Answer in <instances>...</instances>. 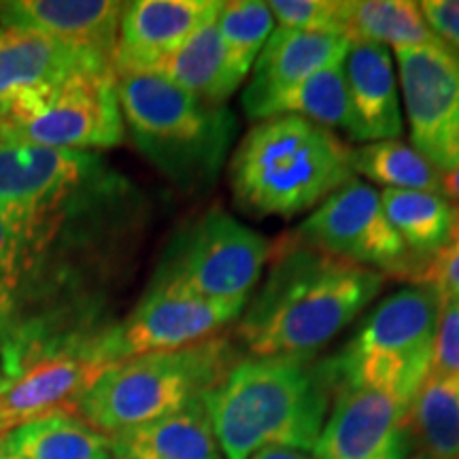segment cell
Returning <instances> with one entry per match:
<instances>
[{"instance_id":"1","label":"cell","mask_w":459,"mask_h":459,"mask_svg":"<svg viewBox=\"0 0 459 459\" xmlns=\"http://www.w3.org/2000/svg\"><path fill=\"white\" fill-rule=\"evenodd\" d=\"M122 198L124 181L99 153L0 141V209L17 266L13 313L0 330L3 377L107 328H96L88 283Z\"/></svg>"},{"instance_id":"18","label":"cell","mask_w":459,"mask_h":459,"mask_svg":"<svg viewBox=\"0 0 459 459\" xmlns=\"http://www.w3.org/2000/svg\"><path fill=\"white\" fill-rule=\"evenodd\" d=\"M351 41L336 34L302 32L274 28L257 56L249 83L240 96V105L251 122L281 91L300 83L321 68L347 56Z\"/></svg>"},{"instance_id":"30","label":"cell","mask_w":459,"mask_h":459,"mask_svg":"<svg viewBox=\"0 0 459 459\" xmlns=\"http://www.w3.org/2000/svg\"><path fill=\"white\" fill-rule=\"evenodd\" d=\"M411 281L415 285H426L438 294L440 302L459 298V245L449 243L443 251L419 264Z\"/></svg>"},{"instance_id":"21","label":"cell","mask_w":459,"mask_h":459,"mask_svg":"<svg viewBox=\"0 0 459 459\" xmlns=\"http://www.w3.org/2000/svg\"><path fill=\"white\" fill-rule=\"evenodd\" d=\"M0 459H113L111 436L57 411L0 436Z\"/></svg>"},{"instance_id":"8","label":"cell","mask_w":459,"mask_h":459,"mask_svg":"<svg viewBox=\"0 0 459 459\" xmlns=\"http://www.w3.org/2000/svg\"><path fill=\"white\" fill-rule=\"evenodd\" d=\"M9 141L91 152L124 141V117L111 66H90L4 108Z\"/></svg>"},{"instance_id":"6","label":"cell","mask_w":459,"mask_h":459,"mask_svg":"<svg viewBox=\"0 0 459 459\" xmlns=\"http://www.w3.org/2000/svg\"><path fill=\"white\" fill-rule=\"evenodd\" d=\"M234 361L232 342L221 334L175 351L117 361L82 395L74 415L99 432L113 436L204 398Z\"/></svg>"},{"instance_id":"39","label":"cell","mask_w":459,"mask_h":459,"mask_svg":"<svg viewBox=\"0 0 459 459\" xmlns=\"http://www.w3.org/2000/svg\"><path fill=\"white\" fill-rule=\"evenodd\" d=\"M415 459H426V457H423V455H419V457H415Z\"/></svg>"},{"instance_id":"16","label":"cell","mask_w":459,"mask_h":459,"mask_svg":"<svg viewBox=\"0 0 459 459\" xmlns=\"http://www.w3.org/2000/svg\"><path fill=\"white\" fill-rule=\"evenodd\" d=\"M124 9L115 0H0V26L43 34L113 66Z\"/></svg>"},{"instance_id":"17","label":"cell","mask_w":459,"mask_h":459,"mask_svg":"<svg viewBox=\"0 0 459 459\" xmlns=\"http://www.w3.org/2000/svg\"><path fill=\"white\" fill-rule=\"evenodd\" d=\"M347 115L342 128L351 141H395L404 130L394 54L385 45L353 41L344 57Z\"/></svg>"},{"instance_id":"12","label":"cell","mask_w":459,"mask_h":459,"mask_svg":"<svg viewBox=\"0 0 459 459\" xmlns=\"http://www.w3.org/2000/svg\"><path fill=\"white\" fill-rule=\"evenodd\" d=\"M412 147L446 172L459 166V51L446 43L394 49Z\"/></svg>"},{"instance_id":"32","label":"cell","mask_w":459,"mask_h":459,"mask_svg":"<svg viewBox=\"0 0 459 459\" xmlns=\"http://www.w3.org/2000/svg\"><path fill=\"white\" fill-rule=\"evenodd\" d=\"M17 290V266H15V247L11 238L9 226L4 221L3 209H0V330L7 325L13 313Z\"/></svg>"},{"instance_id":"2","label":"cell","mask_w":459,"mask_h":459,"mask_svg":"<svg viewBox=\"0 0 459 459\" xmlns=\"http://www.w3.org/2000/svg\"><path fill=\"white\" fill-rule=\"evenodd\" d=\"M260 291L247 302L238 338L251 358L315 355L381 291L385 274L290 237L277 245Z\"/></svg>"},{"instance_id":"23","label":"cell","mask_w":459,"mask_h":459,"mask_svg":"<svg viewBox=\"0 0 459 459\" xmlns=\"http://www.w3.org/2000/svg\"><path fill=\"white\" fill-rule=\"evenodd\" d=\"M381 204L387 221L419 264L451 243L455 209L440 194L383 189Z\"/></svg>"},{"instance_id":"10","label":"cell","mask_w":459,"mask_h":459,"mask_svg":"<svg viewBox=\"0 0 459 459\" xmlns=\"http://www.w3.org/2000/svg\"><path fill=\"white\" fill-rule=\"evenodd\" d=\"M247 302L209 300L183 287L152 281L128 317L107 325L94 338L91 351L102 364L175 351L213 338L243 315Z\"/></svg>"},{"instance_id":"31","label":"cell","mask_w":459,"mask_h":459,"mask_svg":"<svg viewBox=\"0 0 459 459\" xmlns=\"http://www.w3.org/2000/svg\"><path fill=\"white\" fill-rule=\"evenodd\" d=\"M429 372H438V375L459 372V298L440 302Z\"/></svg>"},{"instance_id":"38","label":"cell","mask_w":459,"mask_h":459,"mask_svg":"<svg viewBox=\"0 0 459 459\" xmlns=\"http://www.w3.org/2000/svg\"><path fill=\"white\" fill-rule=\"evenodd\" d=\"M0 378H3V366H0Z\"/></svg>"},{"instance_id":"5","label":"cell","mask_w":459,"mask_h":459,"mask_svg":"<svg viewBox=\"0 0 459 459\" xmlns=\"http://www.w3.org/2000/svg\"><path fill=\"white\" fill-rule=\"evenodd\" d=\"M124 128L139 152L183 189L213 186L237 119L153 73H115Z\"/></svg>"},{"instance_id":"20","label":"cell","mask_w":459,"mask_h":459,"mask_svg":"<svg viewBox=\"0 0 459 459\" xmlns=\"http://www.w3.org/2000/svg\"><path fill=\"white\" fill-rule=\"evenodd\" d=\"M113 459H223L204 400L111 436Z\"/></svg>"},{"instance_id":"13","label":"cell","mask_w":459,"mask_h":459,"mask_svg":"<svg viewBox=\"0 0 459 459\" xmlns=\"http://www.w3.org/2000/svg\"><path fill=\"white\" fill-rule=\"evenodd\" d=\"M412 400L389 387L338 378L315 459H409Z\"/></svg>"},{"instance_id":"15","label":"cell","mask_w":459,"mask_h":459,"mask_svg":"<svg viewBox=\"0 0 459 459\" xmlns=\"http://www.w3.org/2000/svg\"><path fill=\"white\" fill-rule=\"evenodd\" d=\"M221 0H136L119 22L113 73H156L183 43L215 20Z\"/></svg>"},{"instance_id":"34","label":"cell","mask_w":459,"mask_h":459,"mask_svg":"<svg viewBox=\"0 0 459 459\" xmlns=\"http://www.w3.org/2000/svg\"><path fill=\"white\" fill-rule=\"evenodd\" d=\"M249 459H315V457L308 455L307 451L283 449V446H268V449L254 453Z\"/></svg>"},{"instance_id":"11","label":"cell","mask_w":459,"mask_h":459,"mask_svg":"<svg viewBox=\"0 0 459 459\" xmlns=\"http://www.w3.org/2000/svg\"><path fill=\"white\" fill-rule=\"evenodd\" d=\"M296 238L324 254L392 277L411 281L419 268L383 213L381 194L358 179L315 206L298 228Z\"/></svg>"},{"instance_id":"33","label":"cell","mask_w":459,"mask_h":459,"mask_svg":"<svg viewBox=\"0 0 459 459\" xmlns=\"http://www.w3.org/2000/svg\"><path fill=\"white\" fill-rule=\"evenodd\" d=\"M419 9L440 41L459 51V0H426Z\"/></svg>"},{"instance_id":"14","label":"cell","mask_w":459,"mask_h":459,"mask_svg":"<svg viewBox=\"0 0 459 459\" xmlns=\"http://www.w3.org/2000/svg\"><path fill=\"white\" fill-rule=\"evenodd\" d=\"M91 344L48 355L0 378V436L51 412H74L82 395L108 368Z\"/></svg>"},{"instance_id":"4","label":"cell","mask_w":459,"mask_h":459,"mask_svg":"<svg viewBox=\"0 0 459 459\" xmlns=\"http://www.w3.org/2000/svg\"><path fill=\"white\" fill-rule=\"evenodd\" d=\"M234 204L247 215L294 217L355 179L351 147L302 117L255 122L228 166Z\"/></svg>"},{"instance_id":"7","label":"cell","mask_w":459,"mask_h":459,"mask_svg":"<svg viewBox=\"0 0 459 459\" xmlns=\"http://www.w3.org/2000/svg\"><path fill=\"white\" fill-rule=\"evenodd\" d=\"M440 298L432 287L412 285L387 296L334 358L336 377L389 387L415 400L432 366Z\"/></svg>"},{"instance_id":"26","label":"cell","mask_w":459,"mask_h":459,"mask_svg":"<svg viewBox=\"0 0 459 459\" xmlns=\"http://www.w3.org/2000/svg\"><path fill=\"white\" fill-rule=\"evenodd\" d=\"M344 57L274 96L262 108L255 122L291 115V117H302L307 122L317 124L321 128L334 130L338 126L342 128L344 115H347Z\"/></svg>"},{"instance_id":"35","label":"cell","mask_w":459,"mask_h":459,"mask_svg":"<svg viewBox=\"0 0 459 459\" xmlns=\"http://www.w3.org/2000/svg\"><path fill=\"white\" fill-rule=\"evenodd\" d=\"M440 194H443V198H453L459 203V166L453 170L440 172Z\"/></svg>"},{"instance_id":"19","label":"cell","mask_w":459,"mask_h":459,"mask_svg":"<svg viewBox=\"0 0 459 459\" xmlns=\"http://www.w3.org/2000/svg\"><path fill=\"white\" fill-rule=\"evenodd\" d=\"M90 66H111L43 34L0 26V108ZM113 68V66H111Z\"/></svg>"},{"instance_id":"36","label":"cell","mask_w":459,"mask_h":459,"mask_svg":"<svg viewBox=\"0 0 459 459\" xmlns=\"http://www.w3.org/2000/svg\"><path fill=\"white\" fill-rule=\"evenodd\" d=\"M455 209V220H453V232H451V243L459 245V204L453 206Z\"/></svg>"},{"instance_id":"22","label":"cell","mask_w":459,"mask_h":459,"mask_svg":"<svg viewBox=\"0 0 459 459\" xmlns=\"http://www.w3.org/2000/svg\"><path fill=\"white\" fill-rule=\"evenodd\" d=\"M153 74L213 107L226 105L243 83L228 66L217 17L194 32Z\"/></svg>"},{"instance_id":"24","label":"cell","mask_w":459,"mask_h":459,"mask_svg":"<svg viewBox=\"0 0 459 459\" xmlns=\"http://www.w3.org/2000/svg\"><path fill=\"white\" fill-rule=\"evenodd\" d=\"M344 32L351 43H377L394 49L445 43L411 0H347Z\"/></svg>"},{"instance_id":"3","label":"cell","mask_w":459,"mask_h":459,"mask_svg":"<svg viewBox=\"0 0 459 459\" xmlns=\"http://www.w3.org/2000/svg\"><path fill=\"white\" fill-rule=\"evenodd\" d=\"M334 387V359L247 355L203 400L223 459H249L268 446L313 451Z\"/></svg>"},{"instance_id":"25","label":"cell","mask_w":459,"mask_h":459,"mask_svg":"<svg viewBox=\"0 0 459 459\" xmlns=\"http://www.w3.org/2000/svg\"><path fill=\"white\" fill-rule=\"evenodd\" d=\"M412 436L426 459H459V372H429L412 400Z\"/></svg>"},{"instance_id":"29","label":"cell","mask_w":459,"mask_h":459,"mask_svg":"<svg viewBox=\"0 0 459 459\" xmlns=\"http://www.w3.org/2000/svg\"><path fill=\"white\" fill-rule=\"evenodd\" d=\"M268 9L281 28L302 32H324L347 39L342 0H273Z\"/></svg>"},{"instance_id":"28","label":"cell","mask_w":459,"mask_h":459,"mask_svg":"<svg viewBox=\"0 0 459 459\" xmlns=\"http://www.w3.org/2000/svg\"><path fill=\"white\" fill-rule=\"evenodd\" d=\"M228 66L243 82L254 68L257 56L274 30V17L268 3L260 0H234L223 3L217 15Z\"/></svg>"},{"instance_id":"9","label":"cell","mask_w":459,"mask_h":459,"mask_svg":"<svg viewBox=\"0 0 459 459\" xmlns=\"http://www.w3.org/2000/svg\"><path fill=\"white\" fill-rule=\"evenodd\" d=\"M271 251L255 230L226 211L211 209L172 238L153 281L209 300L249 302Z\"/></svg>"},{"instance_id":"27","label":"cell","mask_w":459,"mask_h":459,"mask_svg":"<svg viewBox=\"0 0 459 459\" xmlns=\"http://www.w3.org/2000/svg\"><path fill=\"white\" fill-rule=\"evenodd\" d=\"M351 169L355 175L385 186V189L440 194V170L400 139L366 143L351 149Z\"/></svg>"},{"instance_id":"37","label":"cell","mask_w":459,"mask_h":459,"mask_svg":"<svg viewBox=\"0 0 459 459\" xmlns=\"http://www.w3.org/2000/svg\"><path fill=\"white\" fill-rule=\"evenodd\" d=\"M7 139V132H4V113L3 108H0V141Z\"/></svg>"}]
</instances>
